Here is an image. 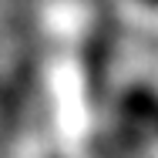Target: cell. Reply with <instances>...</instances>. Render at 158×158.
Returning a JSON list of instances; mask_svg holds the SVG:
<instances>
[{"label":"cell","mask_w":158,"mask_h":158,"mask_svg":"<svg viewBox=\"0 0 158 158\" xmlns=\"http://www.w3.org/2000/svg\"><path fill=\"white\" fill-rule=\"evenodd\" d=\"M158 114V88H148V84H135L121 94V121L128 128H141L148 131L152 121Z\"/></svg>","instance_id":"6da1fadb"},{"label":"cell","mask_w":158,"mask_h":158,"mask_svg":"<svg viewBox=\"0 0 158 158\" xmlns=\"http://www.w3.org/2000/svg\"><path fill=\"white\" fill-rule=\"evenodd\" d=\"M141 7H148V10H158V0H138Z\"/></svg>","instance_id":"7a4b0ae2"},{"label":"cell","mask_w":158,"mask_h":158,"mask_svg":"<svg viewBox=\"0 0 158 158\" xmlns=\"http://www.w3.org/2000/svg\"><path fill=\"white\" fill-rule=\"evenodd\" d=\"M148 135H155V138H158V114H155V121H152V128H148Z\"/></svg>","instance_id":"3957f363"}]
</instances>
